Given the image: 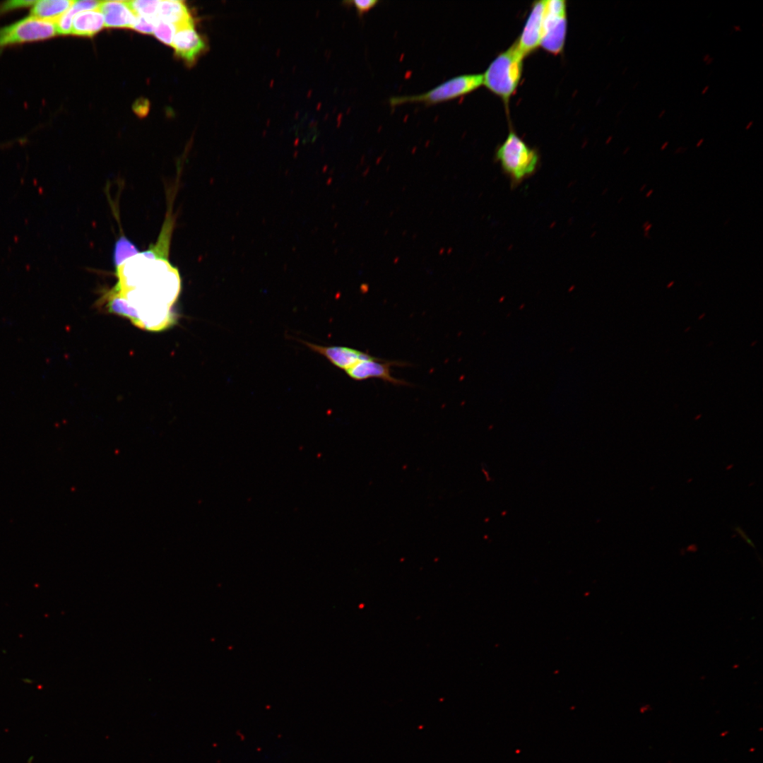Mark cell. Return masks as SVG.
I'll return each instance as SVG.
<instances>
[{
  "mask_svg": "<svg viewBox=\"0 0 763 763\" xmlns=\"http://www.w3.org/2000/svg\"><path fill=\"white\" fill-rule=\"evenodd\" d=\"M115 274L118 281L110 291L122 300L124 317L153 331L175 324L172 307L181 291V278L169 259L139 252L116 268Z\"/></svg>",
  "mask_w": 763,
  "mask_h": 763,
  "instance_id": "1",
  "label": "cell"
},
{
  "mask_svg": "<svg viewBox=\"0 0 763 763\" xmlns=\"http://www.w3.org/2000/svg\"><path fill=\"white\" fill-rule=\"evenodd\" d=\"M524 58L514 44L499 54L483 74V84L507 105L519 84Z\"/></svg>",
  "mask_w": 763,
  "mask_h": 763,
  "instance_id": "2",
  "label": "cell"
},
{
  "mask_svg": "<svg viewBox=\"0 0 763 763\" xmlns=\"http://www.w3.org/2000/svg\"><path fill=\"white\" fill-rule=\"evenodd\" d=\"M495 158L504 173L514 183H519L533 175L539 162L537 151L528 146L512 130L497 149Z\"/></svg>",
  "mask_w": 763,
  "mask_h": 763,
  "instance_id": "3",
  "label": "cell"
},
{
  "mask_svg": "<svg viewBox=\"0 0 763 763\" xmlns=\"http://www.w3.org/2000/svg\"><path fill=\"white\" fill-rule=\"evenodd\" d=\"M483 74H464L451 78L425 93L394 96L389 98L391 107L406 103L420 102L432 105L468 94L483 85Z\"/></svg>",
  "mask_w": 763,
  "mask_h": 763,
  "instance_id": "4",
  "label": "cell"
},
{
  "mask_svg": "<svg viewBox=\"0 0 763 763\" xmlns=\"http://www.w3.org/2000/svg\"><path fill=\"white\" fill-rule=\"evenodd\" d=\"M57 35L54 22L29 16L0 28V49L13 45L47 40Z\"/></svg>",
  "mask_w": 763,
  "mask_h": 763,
  "instance_id": "5",
  "label": "cell"
},
{
  "mask_svg": "<svg viewBox=\"0 0 763 763\" xmlns=\"http://www.w3.org/2000/svg\"><path fill=\"white\" fill-rule=\"evenodd\" d=\"M567 25L566 1H546L540 46L552 54H560L565 43Z\"/></svg>",
  "mask_w": 763,
  "mask_h": 763,
  "instance_id": "6",
  "label": "cell"
},
{
  "mask_svg": "<svg viewBox=\"0 0 763 763\" xmlns=\"http://www.w3.org/2000/svg\"><path fill=\"white\" fill-rule=\"evenodd\" d=\"M407 365L403 362L384 360L372 356L370 358L358 362L345 372L350 378L356 381H364L375 378L394 385L402 386L408 385V383L404 380L393 377L391 369V366H406Z\"/></svg>",
  "mask_w": 763,
  "mask_h": 763,
  "instance_id": "7",
  "label": "cell"
},
{
  "mask_svg": "<svg viewBox=\"0 0 763 763\" xmlns=\"http://www.w3.org/2000/svg\"><path fill=\"white\" fill-rule=\"evenodd\" d=\"M545 4V0L533 4L521 34L514 42L517 49L524 57L540 45Z\"/></svg>",
  "mask_w": 763,
  "mask_h": 763,
  "instance_id": "8",
  "label": "cell"
},
{
  "mask_svg": "<svg viewBox=\"0 0 763 763\" xmlns=\"http://www.w3.org/2000/svg\"><path fill=\"white\" fill-rule=\"evenodd\" d=\"M172 46L177 57L188 64H192L205 50L206 45L194 25L188 24L177 28Z\"/></svg>",
  "mask_w": 763,
  "mask_h": 763,
  "instance_id": "9",
  "label": "cell"
},
{
  "mask_svg": "<svg viewBox=\"0 0 763 763\" xmlns=\"http://www.w3.org/2000/svg\"><path fill=\"white\" fill-rule=\"evenodd\" d=\"M303 343L313 351L324 355L334 366L344 371H346L361 360L372 357L367 353L352 348L321 346L307 341Z\"/></svg>",
  "mask_w": 763,
  "mask_h": 763,
  "instance_id": "10",
  "label": "cell"
},
{
  "mask_svg": "<svg viewBox=\"0 0 763 763\" xmlns=\"http://www.w3.org/2000/svg\"><path fill=\"white\" fill-rule=\"evenodd\" d=\"M98 10L104 17L106 28H131L136 17L126 1H100Z\"/></svg>",
  "mask_w": 763,
  "mask_h": 763,
  "instance_id": "11",
  "label": "cell"
},
{
  "mask_svg": "<svg viewBox=\"0 0 763 763\" xmlns=\"http://www.w3.org/2000/svg\"><path fill=\"white\" fill-rule=\"evenodd\" d=\"M103 27L104 17L97 9L80 12L76 14L72 22V35L83 37H93L100 32Z\"/></svg>",
  "mask_w": 763,
  "mask_h": 763,
  "instance_id": "12",
  "label": "cell"
},
{
  "mask_svg": "<svg viewBox=\"0 0 763 763\" xmlns=\"http://www.w3.org/2000/svg\"><path fill=\"white\" fill-rule=\"evenodd\" d=\"M158 19L170 23L176 28L188 24H193L191 16L182 1H160L158 6Z\"/></svg>",
  "mask_w": 763,
  "mask_h": 763,
  "instance_id": "13",
  "label": "cell"
},
{
  "mask_svg": "<svg viewBox=\"0 0 763 763\" xmlns=\"http://www.w3.org/2000/svg\"><path fill=\"white\" fill-rule=\"evenodd\" d=\"M71 0L35 1L32 6L30 16L36 18L56 22L72 6Z\"/></svg>",
  "mask_w": 763,
  "mask_h": 763,
  "instance_id": "14",
  "label": "cell"
},
{
  "mask_svg": "<svg viewBox=\"0 0 763 763\" xmlns=\"http://www.w3.org/2000/svg\"><path fill=\"white\" fill-rule=\"evenodd\" d=\"M139 253L136 245L125 235H121L115 242L113 251V262L115 268L122 265L126 260Z\"/></svg>",
  "mask_w": 763,
  "mask_h": 763,
  "instance_id": "15",
  "label": "cell"
},
{
  "mask_svg": "<svg viewBox=\"0 0 763 763\" xmlns=\"http://www.w3.org/2000/svg\"><path fill=\"white\" fill-rule=\"evenodd\" d=\"M159 1L156 0H134L126 1V3L136 16H141L157 21L158 20Z\"/></svg>",
  "mask_w": 763,
  "mask_h": 763,
  "instance_id": "16",
  "label": "cell"
},
{
  "mask_svg": "<svg viewBox=\"0 0 763 763\" xmlns=\"http://www.w3.org/2000/svg\"><path fill=\"white\" fill-rule=\"evenodd\" d=\"M176 30L175 25L158 19L155 25L153 35L162 42L172 46Z\"/></svg>",
  "mask_w": 763,
  "mask_h": 763,
  "instance_id": "17",
  "label": "cell"
},
{
  "mask_svg": "<svg viewBox=\"0 0 763 763\" xmlns=\"http://www.w3.org/2000/svg\"><path fill=\"white\" fill-rule=\"evenodd\" d=\"M157 21L141 16H136V20L131 28L141 33L153 34L155 25Z\"/></svg>",
  "mask_w": 763,
  "mask_h": 763,
  "instance_id": "18",
  "label": "cell"
},
{
  "mask_svg": "<svg viewBox=\"0 0 763 763\" xmlns=\"http://www.w3.org/2000/svg\"><path fill=\"white\" fill-rule=\"evenodd\" d=\"M379 1L377 0H353L348 1L346 3L350 4L354 6L356 11L360 16H362L365 13H367L369 10L374 8Z\"/></svg>",
  "mask_w": 763,
  "mask_h": 763,
  "instance_id": "19",
  "label": "cell"
},
{
  "mask_svg": "<svg viewBox=\"0 0 763 763\" xmlns=\"http://www.w3.org/2000/svg\"><path fill=\"white\" fill-rule=\"evenodd\" d=\"M35 1L13 0L4 2L0 6V15L12 10L32 6Z\"/></svg>",
  "mask_w": 763,
  "mask_h": 763,
  "instance_id": "20",
  "label": "cell"
},
{
  "mask_svg": "<svg viewBox=\"0 0 763 763\" xmlns=\"http://www.w3.org/2000/svg\"><path fill=\"white\" fill-rule=\"evenodd\" d=\"M100 1L93 0H83V1H74L71 6V8L77 13L86 11H91L97 9Z\"/></svg>",
  "mask_w": 763,
  "mask_h": 763,
  "instance_id": "21",
  "label": "cell"
},
{
  "mask_svg": "<svg viewBox=\"0 0 763 763\" xmlns=\"http://www.w3.org/2000/svg\"><path fill=\"white\" fill-rule=\"evenodd\" d=\"M735 529L745 539L746 543H747L750 545L752 546L753 548L755 547L752 541L750 539H749L747 536H745V532L742 530L741 528L738 526Z\"/></svg>",
  "mask_w": 763,
  "mask_h": 763,
  "instance_id": "22",
  "label": "cell"
},
{
  "mask_svg": "<svg viewBox=\"0 0 763 763\" xmlns=\"http://www.w3.org/2000/svg\"><path fill=\"white\" fill-rule=\"evenodd\" d=\"M687 149H688V148H687V147H682V146H680V147H678V148H676V149H675V150H674V153H674V154H680V153H685V152L686 150H687Z\"/></svg>",
  "mask_w": 763,
  "mask_h": 763,
  "instance_id": "23",
  "label": "cell"
},
{
  "mask_svg": "<svg viewBox=\"0 0 763 763\" xmlns=\"http://www.w3.org/2000/svg\"><path fill=\"white\" fill-rule=\"evenodd\" d=\"M668 144H669V141H665V142H664V143H663V144L661 145V148H660V150H666V149L667 148V147H668Z\"/></svg>",
  "mask_w": 763,
  "mask_h": 763,
  "instance_id": "24",
  "label": "cell"
},
{
  "mask_svg": "<svg viewBox=\"0 0 763 763\" xmlns=\"http://www.w3.org/2000/svg\"><path fill=\"white\" fill-rule=\"evenodd\" d=\"M709 89V85H705L704 87V88L702 89V90L701 91V94L702 95H705L708 92Z\"/></svg>",
  "mask_w": 763,
  "mask_h": 763,
  "instance_id": "25",
  "label": "cell"
},
{
  "mask_svg": "<svg viewBox=\"0 0 763 763\" xmlns=\"http://www.w3.org/2000/svg\"><path fill=\"white\" fill-rule=\"evenodd\" d=\"M753 124H754V121H752H752H750V122H748V123H747V124H746V126H745V130H749V129H750V128H751V127L752 126Z\"/></svg>",
  "mask_w": 763,
  "mask_h": 763,
  "instance_id": "26",
  "label": "cell"
},
{
  "mask_svg": "<svg viewBox=\"0 0 763 763\" xmlns=\"http://www.w3.org/2000/svg\"><path fill=\"white\" fill-rule=\"evenodd\" d=\"M652 225H652V223H649V225H646V227H644L643 228V230H644V232H649V231H650V230H651V227H652Z\"/></svg>",
  "mask_w": 763,
  "mask_h": 763,
  "instance_id": "27",
  "label": "cell"
},
{
  "mask_svg": "<svg viewBox=\"0 0 763 763\" xmlns=\"http://www.w3.org/2000/svg\"><path fill=\"white\" fill-rule=\"evenodd\" d=\"M714 58L713 57H710L708 59V60L705 62V64L707 65V66L711 65L714 62Z\"/></svg>",
  "mask_w": 763,
  "mask_h": 763,
  "instance_id": "28",
  "label": "cell"
},
{
  "mask_svg": "<svg viewBox=\"0 0 763 763\" xmlns=\"http://www.w3.org/2000/svg\"><path fill=\"white\" fill-rule=\"evenodd\" d=\"M704 141V138H700V139H699V141H698L697 142V143H696L695 146H696L697 148H699V147H700V146H702V145L703 144Z\"/></svg>",
  "mask_w": 763,
  "mask_h": 763,
  "instance_id": "29",
  "label": "cell"
},
{
  "mask_svg": "<svg viewBox=\"0 0 763 763\" xmlns=\"http://www.w3.org/2000/svg\"><path fill=\"white\" fill-rule=\"evenodd\" d=\"M733 30L735 31V32H741L742 31L741 27L740 25H733Z\"/></svg>",
  "mask_w": 763,
  "mask_h": 763,
  "instance_id": "30",
  "label": "cell"
},
{
  "mask_svg": "<svg viewBox=\"0 0 763 763\" xmlns=\"http://www.w3.org/2000/svg\"><path fill=\"white\" fill-rule=\"evenodd\" d=\"M653 189H651L650 190H649L645 194L646 198H649L653 194Z\"/></svg>",
  "mask_w": 763,
  "mask_h": 763,
  "instance_id": "31",
  "label": "cell"
},
{
  "mask_svg": "<svg viewBox=\"0 0 763 763\" xmlns=\"http://www.w3.org/2000/svg\"><path fill=\"white\" fill-rule=\"evenodd\" d=\"M710 57H711V56H710V54H704V55L703 56V57H702V60H703V61H704V62L705 63V62H706V61L708 60V59H709V58Z\"/></svg>",
  "mask_w": 763,
  "mask_h": 763,
  "instance_id": "32",
  "label": "cell"
},
{
  "mask_svg": "<svg viewBox=\"0 0 763 763\" xmlns=\"http://www.w3.org/2000/svg\"><path fill=\"white\" fill-rule=\"evenodd\" d=\"M666 110H661V111L660 112V113H659V114H658V119H661V118H662V117H663L664 116V114H666Z\"/></svg>",
  "mask_w": 763,
  "mask_h": 763,
  "instance_id": "33",
  "label": "cell"
},
{
  "mask_svg": "<svg viewBox=\"0 0 763 763\" xmlns=\"http://www.w3.org/2000/svg\"><path fill=\"white\" fill-rule=\"evenodd\" d=\"M644 237L645 238L650 239L651 238V235H650L649 232H644Z\"/></svg>",
  "mask_w": 763,
  "mask_h": 763,
  "instance_id": "34",
  "label": "cell"
},
{
  "mask_svg": "<svg viewBox=\"0 0 763 763\" xmlns=\"http://www.w3.org/2000/svg\"><path fill=\"white\" fill-rule=\"evenodd\" d=\"M646 186H647L646 184H643L641 186V187L639 188V191H641V192L643 191L646 189Z\"/></svg>",
  "mask_w": 763,
  "mask_h": 763,
  "instance_id": "35",
  "label": "cell"
},
{
  "mask_svg": "<svg viewBox=\"0 0 763 763\" xmlns=\"http://www.w3.org/2000/svg\"><path fill=\"white\" fill-rule=\"evenodd\" d=\"M649 223H650V222H649V220H646V222H644V223H643V225H642V228H644V227H646V226L647 225H649Z\"/></svg>",
  "mask_w": 763,
  "mask_h": 763,
  "instance_id": "36",
  "label": "cell"
},
{
  "mask_svg": "<svg viewBox=\"0 0 763 763\" xmlns=\"http://www.w3.org/2000/svg\"><path fill=\"white\" fill-rule=\"evenodd\" d=\"M673 284H674V281H670V283H668V284L667 285V288H670L671 286H673Z\"/></svg>",
  "mask_w": 763,
  "mask_h": 763,
  "instance_id": "37",
  "label": "cell"
},
{
  "mask_svg": "<svg viewBox=\"0 0 763 763\" xmlns=\"http://www.w3.org/2000/svg\"><path fill=\"white\" fill-rule=\"evenodd\" d=\"M639 81H637V82H636V83H635L634 84V85H633V90H634V89H635V88H637V87L638 86V84H639Z\"/></svg>",
  "mask_w": 763,
  "mask_h": 763,
  "instance_id": "38",
  "label": "cell"
},
{
  "mask_svg": "<svg viewBox=\"0 0 763 763\" xmlns=\"http://www.w3.org/2000/svg\"><path fill=\"white\" fill-rule=\"evenodd\" d=\"M629 150V147L626 148V149L624 151V153L625 154L627 153V152H628Z\"/></svg>",
  "mask_w": 763,
  "mask_h": 763,
  "instance_id": "39",
  "label": "cell"
}]
</instances>
